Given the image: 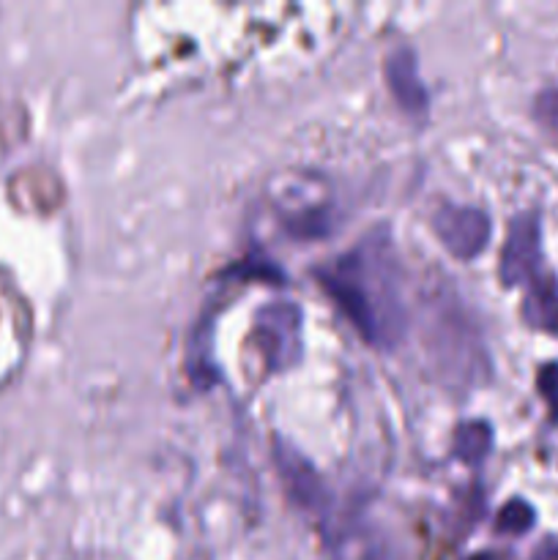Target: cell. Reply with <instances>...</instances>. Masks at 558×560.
<instances>
[{"label":"cell","instance_id":"cell-1","mask_svg":"<svg viewBox=\"0 0 558 560\" xmlns=\"http://www.w3.org/2000/svg\"><path fill=\"white\" fill-rule=\"evenodd\" d=\"M326 293L348 320L375 345H392L403 334L405 310L394 279L392 249L386 241H367L317 271Z\"/></svg>","mask_w":558,"mask_h":560},{"label":"cell","instance_id":"cell-2","mask_svg":"<svg viewBox=\"0 0 558 560\" xmlns=\"http://www.w3.org/2000/svg\"><path fill=\"white\" fill-rule=\"evenodd\" d=\"M432 224H435V233L441 235L446 249L463 260L479 255L490 241V219L476 208L443 206L432 219Z\"/></svg>","mask_w":558,"mask_h":560},{"label":"cell","instance_id":"cell-3","mask_svg":"<svg viewBox=\"0 0 558 560\" xmlns=\"http://www.w3.org/2000/svg\"><path fill=\"white\" fill-rule=\"evenodd\" d=\"M539 219L536 213H520L512 222L501 255V279L507 288L534 277L539 266Z\"/></svg>","mask_w":558,"mask_h":560},{"label":"cell","instance_id":"cell-4","mask_svg":"<svg viewBox=\"0 0 558 560\" xmlns=\"http://www.w3.org/2000/svg\"><path fill=\"white\" fill-rule=\"evenodd\" d=\"M299 312L293 304H268L257 315V337L271 366L293 364L299 355Z\"/></svg>","mask_w":558,"mask_h":560},{"label":"cell","instance_id":"cell-5","mask_svg":"<svg viewBox=\"0 0 558 560\" xmlns=\"http://www.w3.org/2000/svg\"><path fill=\"white\" fill-rule=\"evenodd\" d=\"M386 80L392 85V93L408 113H425L427 109V91L419 80L416 69V55L410 49L399 47L388 55L386 60Z\"/></svg>","mask_w":558,"mask_h":560},{"label":"cell","instance_id":"cell-6","mask_svg":"<svg viewBox=\"0 0 558 560\" xmlns=\"http://www.w3.org/2000/svg\"><path fill=\"white\" fill-rule=\"evenodd\" d=\"M523 317L539 331L558 334V282L556 277H536L523 301Z\"/></svg>","mask_w":558,"mask_h":560},{"label":"cell","instance_id":"cell-7","mask_svg":"<svg viewBox=\"0 0 558 560\" xmlns=\"http://www.w3.org/2000/svg\"><path fill=\"white\" fill-rule=\"evenodd\" d=\"M282 470L288 485L295 490V498H299L304 506H321V498H326L321 481L315 479V474L310 470V465L301 463L299 457H282Z\"/></svg>","mask_w":558,"mask_h":560},{"label":"cell","instance_id":"cell-8","mask_svg":"<svg viewBox=\"0 0 558 560\" xmlns=\"http://www.w3.org/2000/svg\"><path fill=\"white\" fill-rule=\"evenodd\" d=\"M490 448V430L485 424H465L460 427L457 454L465 463H479Z\"/></svg>","mask_w":558,"mask_h":560},{"label":"cell","instance_id":"cell-9","mask_svg":"<svg viewBox=\"0 0 558 560\" xmlns=\"http://www.w3.org/2000/svg\"><path fill=\"white\" fill-rule=\"evenodd\" d=\"M531 523H534V512L523 501L507 503L498 514V528L509 530V534H523V530L531 528Z\"/></svg>","mask_w":558,"mask_h":560},{"label":"cell","instance_id":"cell-10","mask_svg":"<svg viewBox=\"0 0 558 560\" xmlns=\"http://www.w3.org/2000/svg\"><path fill=\"white\" fill-rule=\"evenodd\" d=\"M536 118L547 126V129L558 131V88L542 91L536 96Z\"/></svg>","mask_w":558,"mask_h":560},{"label":"cell","instance_id":"cell-11","mask_svg":"<svg viewBox=\"0 0 558 560\" xmlns=\"http://www.w3.org/2000/svg\"><path fill=\"white\" fill-rule=\"evenodd\" d=\"M539 388L545 392L547 402H550L553 416L558 419V364H547L539 375Z\"/></svg>","mask_w":558,"mask_h":560}]
</instances>
